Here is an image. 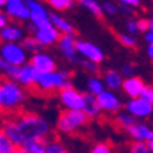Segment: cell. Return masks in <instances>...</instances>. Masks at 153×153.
<instances>
[{
	"label": "cell",
	"mask_w": 153,
	"mask_h": 153,
	"mask_svg": "<svg viewBox=\"0 0 153 153\" xmlns=\"http://www.w3.org/2000/svg\"><path fill=\"white\" fill-rule=\"evenodd\" d=\"M137 29H138V32H146L148 19H140V21H137Z\"/></svg>",
	"instance_id": "37"
},
{
	"label": "cell",
	"mask_w": 153,
	"mask_h": 153,
	"mask_svg": "<svg viewBox=\"0 0 153 153\" xmlns=\"http://www.w3.org/2000/svg\"><path fill=\"white\" fill-rule=\"evenodd\" d=\"M71 75L70 71L64 70H53L49 73H40L36 81L34 89L41 92L42 94H49L71 86Z\"/></svg>",
	"instance_id": "4"
},
{
	"label": "cell",
	"mask_w": 153,
	"mask_h": 153,
	"mask_svg": "<svg viewBox=\"0 0 153 153\" xmlns=\"http://www.w3.org/2000/svg\"><path fill=\"white\" fill-rule=\"evenodd\" d=\"M105 81H107V85L111 88V89H119L122 86V76L119 75V73L114 70L107 71L105 74Z\"/></svg>",
	"instance_id": "24"
},
{
	"label": "cell",
	"mask_w": 153,
	"mask_h": 153,
	"mask_svg": "<svg viewBox=\"0 0 153 153\" xmlns=\"http://www.w3.org/2000/svg\"><path fill=\"white\" fill-rule=\"evenodd\" d=\"M148 148H149V150L150 152H153V140H150V141H148Z\"/></svg>",
	"instance_id": "44"
},
{
	"label": "cell",
	"mask_w": 153,
	"mask_h": 153,
	"mask_svg": "<svg viewBox=\"0 0 153 153\" xmlns=\"http://www.w3.org/2000/svg\"><path fill=\"white\" fill-rule=\"evenodd\" d=\"M76 63H81L82 64V67L85 68V70H89L92 71V73H99V68H97V63H94V62L92 60H76Z\"/></svg>",
	"instance_id": "34"
},
{
	"label": "cell",
	"mask_w": 153,
	"mask_h": 153,
	"mask_svg": "<svg viewBox=\"0 0 153 153\" xmlns=\"http://www.w3.org/2000/svg\"><path fill=\"white\" fill-rule=\"evenodd\" d=\"M92 153H111V145L107 142H100L92 149Z\"/></svg>",
	"instance_id": "33"
},
{
	"label": "cell",
	"mask_w": 153,
	"mask_h": 153,
	"mask_svg": "<svg viewBox=\"0 0 153 153\" xmlns=\"http://www.w3.org/2000/svg\"><path fill=\"white\" fill-rule=\"evenodd\" d=\"M126 27H127V30L130 32V34H135V33L138 32V29H137V21H134V19H128Z\"/></svg>",
	"instance_id": "36"
},
{
	"label": "cell",
	"mask_w": 153,
	"mask_h": 153,
	"mask_svg": "<svg viewBox=\"0 0 153 153\" xmlns=\"http://www.w3.org/2000/svg\"><path fill=\"white\" fill-rule=\"evenodd\" d=\"M131 153H149V148H148V145L143 143L142 141H138V142L133 143Z\"/></svg>",
	"instance_id": "31"
},
{
	"label": "cell",
	"mask_w": 153,
	"mask_h": 153,
	"mask_svg": "<svg viewBox=\"0 0 153 153\" xmlns=\"http://www.w3.org/2000/svg\"><path fill=\"white\" fill-rule=\"evenodd\" d=\"M89 120V116L83 109H64L56 120V127L60 133L74 134L83 127Z\"/></svg>",
	"instance_id": "5"
},
{
	"label": "cell",
	"mask_w": 153,
	"mask_h": 153,
	"mask_svg": "<svg viewBox=\"0 0 153 153\" xmlns=\"http://www.w3.org/2000/svg\"><path fill=\"white\" fill-rule=\"evenodd\" d=\"M59 100L66 109H83V93L78 92L71 86L59 90Z\"/></svg>",
	"instance_id": "7"
},
{
	"label": "cell",
	"mask_w": 153,
	"mask_h": 153,
	"mask_svg": "<svg viewBox=\"0 0 153 153\" xmlns=\"http://www.w3.org/2000/svg\"><path fill=\"white\" fill-rule=\"evenodd\" d=\"M7 3V0H0V7H4Z\"/></svg>",
	"instance_id": "45"
},
{
	"label": "cell",
	"mask_w": 153,
	"mask_h": 153,
	"mask_svg": "<svg viewBox=\"0 0 153 153\" xmlns=\"http://www.w3.org/2000/svg\"><path fill=\"white\" fill-rule=\"evenodd\" d=\"M122 73H123L126 76H131L134 73V67L131 66V64H126V66L122 67Z\"/></svg>",
	"instance_id": "39"
},
{
	"label": "cell",
	"mask_w": 153,
	"mask_h": 153,
	"mask_svg": "<svg viewBox=\"0 0 153 153\" xmlns=\"http://www.w3.org/2000/svg\"><path fill=\"white\" fill-rule=\"evenodd\" d=\"M19 146L0 127V153H18Z\"/></svg>",
	"instance_id": "20"
},
{
	"label": "cell",
	"mask_w": 153,
	"mask_h": 153,
	"mask_svg": "<svg viewBox=\"0 0 153 153\" xmlns=\"http://www.w3.org/2000/svg\"><path fill=\"white\" fill-rule=\"evenodd\" d=\"M4 7L7 11V16H10V18L18 19V21L29 19L30 11H29L26 1H23V0H7Z\"/></svg>",
	"instance_id": "12"
},
{
	"label": "cell",
	"mask_w": 153,
	"mask_h": 153,
	"mask_svg": "<svg viewBox=\"0 0 153 153\" xmlns=\"http://www.w3.org/2000/svg\"><path fill=\"white\" fill-rule=\"evenodd\" d=\"M148 53H149L150 59L153 60V44H149V47H148Z\"/></svg>",
	"instance_id": "42"
},
{
	"label": "cell",
	"mask_w": 153,
	"mask_h": 153,
	"mask_svg": "<svg viewBox=\"0 0 153 153\" xmlns=\"http://www.w3.org/2000/svg\"><path fill=\"white\" fill-rule=\"evenodd\" d=\"M88 89H89V93L97 96L99 93L102 92V83L100 79L97 78H90L89 82H88Z\"/></svg>",
	"instance_id": "29"
},
{
	"label": "cell",
	"mask_w": 153,
	"mask_h": 153,
	"mask_svg": "<svg viewBox=\"0 0 153 153\" xmlns=\"http://www.w3.org/2000/svg\"><path fill=\"white\" fill-rule=\"evenodd\" d=\"M122 86H123L124 92L127 93L130 97L134 99V97L141 96V92H142L145 85H143V82L140 78H137V76H127V79L122 83Z\"/></svg>",
	"instance_id": "17"
},
{
	"label": "cell",
	"mask_w": 153,
	"mask_h": 153,
	"mask_svg": "<svg viewBox=\"0 0 153 153\" xmlns=\"http://www.w3.org/2000/svg\"><path fill=\"white\" fill-rule=\"evenodd\" d=\"M141 97L153 104V86H143L142 92H141Z\"/></svg>",
	"instance_id": "35"
},
{
	"label": "cell",
	"mask_w": 153,
	"mask_h": 153,
	"mask_svg": "<svg viewBox=\"0 0 153 153\" xmlns=\"http://www.w3.org/2000/svg\"><path fill=\"white\" fill-rule=\"evenodd\" d=\"M26 101V90L11 78L0 79V108L1 114H15Z\"/></svg>",
	"instance_id": "2"
},
{
	"label": "cell",
	"mask_w": 153,
	"mask_h": 153,
	"mask_svg": "<svg viewBox=\"0 0 153 153\" xmlns=\"http://www.w3.org/2000/svg\"><path fill=\"white\" fill-rule=\"evenodd\" d=\"M7 23H8V16H7L6 14H1V13H0V29L4 27Z\"/></svg>",
	"instance_id": "41"
},
{
	"label": "cell",
	"mask_w": 153,
	"mask_h": 153,
	"mask_svg": "<svg viewBox=\"0 0 153 153\" xmlns=\"http://www.w3.org/2000/svg\"><path fill=\"white\" fill-rule=\"evenodd\" d=\"M26 4H27L29 11H30L29 19L32 21L34 27H42V26L52 25L51 19H49V13L38 3L37 0H26Z\"/></svg>",
	"instance_id": "8"
},
{
	"label": "cell",
	"mask_w": 153,
	"mask_h": 153,
	"mask_svg": "<svg viewBox=\"0 0 153 153\" xmlns=\"http://www.w3.org/2000/svg\"><path fill=\"white\" fill-rule=\"evenodd\" d=\"M76 52H79L88 60H92L97 64L100 62H102V59H104V55H102L101 49L99 47H96L94 44L88 41H81V40L78 41L76 40Z\"/></svg>",
	"instance_id": "13"
},
{
	"label": "cell",
	"mask_w": 153,
	"mask_h": 153,
	"mask_svg": "<svg viewBox=\"0 0 153 153\" xmlns=\"http://www.w3.org/2000/svg\"><path fill=\"white\" fill-rule=\"evenodd\" d=\"M100 105L97 97L92 93H83V111L88 116H97L100 114Z\"/></svg>",
	"instance_id": "19"
},
{
	"label": "cell",
	"mask_w": 153,
	"mask_h": 153,
	"mask_svg": "<svg viewBox=\"0 0 153 153\" xmlns=\"http://www.w3.org/2000/svg\"><path fill=\"white\" fill-rule=\"evenodd\" d=\"M118 10H120L122 13L126 14V15H131V14H133V7H131V6H127V4H123V3L119 4Z\"/></svg>",
	"instance_id": "38"
},
{
	"label": "cell",
	"mask_w": 153,
	"mask_h": 153,
	"mask_svg": "<svg viewBox=\"0 0 153 153\" xmlns=\"http://www.w3.org/2000/svg\"><path fill=\"white\" fill-rule=\"evenodd\" d=\"M21 44L23 45V48H25L27 52H37L41 49V45H40V42L37 41L34 38V36H29V37H23L22 38V42Z\"/></svg>",
	"instance_id": "25"
},
{
	"label": "cell",
	"mask_w": 153,
	"mask_h": 153,
	"mask_svg": "<svg viewBox=\"0 0 153 153\" xmlns=\"http://www.w3.org/2000/svg\"><path fill=\"white\" fill-rule=\"evenodd\" d=\"M45 153H70V152L64 148L63 143L59 142L57 140H49L47 142V146H45Z\"/></svg>",
	"instance_id": "26"
},
{
	"label": "cell",
	"mask_w": 153,
	"mask_h": 153,
	"mask_svg": "<svg viewBox=\"0 0 153 153\" xmlns=\"http://www.w3.org/2000/svg\"><path fill=\"white\" fill-rule=\"evenodd\" d=\"M48 142V141H47ZM47 142H33L27 143L25 146H21L18 149V153H45Z\"/></svg>",
	"instance_id": "23"
},
{
	"label": "cell",
	"mask_w": 153,
	"mask_h": 153,
	"mask_svg": "<svg viewBox=\"0 0 153 153\" xmlns=\"http://www.w3.org/2000/svg\"><path fill=\"white\" fill-rule=\"evenodd\" d=\"M57 47L66 59L75 62L76 55V40L73 33H63L57 40Z\"/></svg>",
	"instance_id": "11"
},
{
	"label": "cell",
	"mask_w": 153,
	"mask_h": 153,
	"mask_svg": "<svg viewBox=\"0 0 153 153\" xmlns=\"http://www.w3.org/2000/svg\"><path fill=\"white\" fill-rule=\"evenodd\" d=\"M29 63L32 64L38 73H49V71H53L57 68L56 60L51 55L45 53L42 51L33 52L30 59H29Z\"/></svg>",
	"instance_id": "9"
},
{
	"label": "cell",
	"mask_w": 153,
	"mask_h": 153,
	"mask_svg": "<svg viewBox=\"0 0 153 153\" xmlns=\"http://www.w3.org/2000/svg\"><path fill=\"white\" fill-rule=\"evenodd\" d=\"M0 74L3 75V78L14 79L21 86H23L25 89H32V88H34L40 73L29 62L22 66H13V64L0 60Z\"/></svg>",
	"instance_id": "3"
},
{
	"label": "cell",
	"mask_w": 153,
	"mask_h": 153,
	"mask_svg": "<svg viewBox=\"0 0 153 153\" xmlns=\"http://www.w3.org/2000/svg\"><path fill=\"white\" fill-rule=\"evenodd\" d=\"M101 7H102V11L107 13V14H109V15H115V14L118 13V7L115 6V3L108 1V0H105Z\"/></svg>",
	"instance_id": "32"
},
{
	"label": "cell",
	"mask_w": 153,
	"mask_h": 153,
	"mask_svg": "<svg viewBox=\"0 0 153 153\" xmlns=\"http://www.w3.org/2000/svg\"><path fill=\"white\" fill-rule=\"evenodd\" d=\"M118 1L123 4H127V6H131V7H138L141 4V0H118Z\"/></svg>",
	"instance_id": "40"
},
{
	"label": "cell",
	"mask_w": 153,
	"mask_h": 153,
	"mask_svg": "<svg viewBox=\"0 0 153 153\" xmlns=\"http://www.w3.org/2000/svg\"><path fill=\"white\" fill-rule=\"evenodd\" d=\"M152 44H153V42H152Z\"/></svg>",
	"instance_id": "47"
},
{
	"label": "cell",
	"mask_w": 153,
	"mask_h": 153,
	"mask_svg": "<svg viewBox=\"0 0 153 153\" xmlns=\"http://www.w3.org/2000/svg\"><path fill=\"white\" fill-rule=\"evenodd\" d=\"M127 133L130 134L133 138H135V140H138V141L153 140V131L150 130V128H148L146 126L140 124V123H135V124H133L131 127H128Z\"/></svg>",
	"instance_id": "18"
},
{
	"label": "cell",
	"mask_w": 153,
	"mask_h": 153,
	"mask_svg": "<svg viewBox=\"0 0 153 153\" xmlns=\"http://www.w3.org/2000/svg\"><path fill=\"white\" fill-rule=\"evenodd\" d=\"M45 3L57 11H66L74 6V0H45Z\"/></svg>",
	"instance_id": "28"
},
{
	"label": "cell",
	"mask_w": 153,
	"mask_h": 153,
	"mask_svg": "<svg viewBox=\"0 0 153 153\" xmlns=\"http://www.w3.org/2000/svg\"><path fill=\"white\" fill-rule=\"evenodd\" d=\"M0 114H1V108H0Z\"/></svg>",
	"instance_id": "46"
},
{
	"label": "cell",
	"mask_w": 153,
	"mask_h": 153,
	"mask_svg": "<svg viewBox=\"0 0 153 153\" xmlns=\"http://www.w3.org/2000/svg\"><path fill=\"white\" fill-rule=\"evenodd\" d=\"M23 30L18 25L7 23L4 27L0 29V41L3 42H19L23 38Z\"/></svg>",
	"instance_id": "15"
},
{
	"label": "cell",
	"mask_w": 153,
	"mask_h": 153,
	"mask_svg": "<svg viewBox=\"0 0 153 153\" xmlns=\"http://www.w3.org/2000/svg\"><path fill=\"white\" fill-rule=\"evenodd\" d=\"M96 97H97L100 108L105 109V111L116 112L120 108V101H119V99L115 94H112L111 92H104V90H102V92L99 93Z\"/></svg>",
	"instance_id": "16"
},
{
	"label": "cell",
	"mask_w": 153,
	"mask_h": 153,
	"mask_svg": "<svg viewBox=\"0 0 153 153\" xmlns=\"http://www.w3.org/2000/svg\"><path fill=\"white\" fill-rule=\"evenodd\" d=\"M148 30L153 32V19H148Z\"/></svg>",
	"instance_id": "43"
},
{
	"label": "cell",
	"mask_w": 153,
	"mask_h": 153,
	"mask_svg": "<svg viewBox=\"0 0 153 153\" xmlns=\"http://www.w3.org/2000/svg\"><path fill=\"white\" fill-rule=\"evenodd\" d=\"M118 40L120 44H123L124 47L127 48H133L137 45V40L131 34H118Z\"/></svg>",
	"instance_id": "30"
},
{
	"label": "cell",
	"mask_w": 153,
	"mask_h": 153,
	"mask_svg": "<svg viewBox=\"0 0 153 153\" xmlns=\"http://www.w3.org/2000/svg\"><path fill=\"white\" fill-rule=\"evenodd\" d=\"M127 109L131 115L134 116H148V115L152 114L153 111V104H150L149 101H146L145 99H137L134 97L131 101H128L127 104Z\"/></svg>",
	"instance_id": "14"
},
{
	"label": "cell",
	"mask_w": 153,
	"mask_h": 153,
	"mask_svg": "<svg viewBox=\"0 0 153 153\" xmlns=\"http://www.w3.org/2000/svg\"><path fill=\"white\" fill-rule=\"evenodd\" d=\"M0 60L13 66H22L27 63V51L19 42H3L0 44Z\"/></svg>",
	"instance_id": "6"
},
{
	"label": "cell",
	"mask_w": 153,
	"mask_h": 153,
	"mask_svg": "<svg viewBox=\"0 0 153 153\" xmlns=\"http://www.w3.org/2000/svg\"><path fill=\"white\" fill-rule=\"evenodd\" d=\"M49 19H51L52 25L60 33H73L74 32L71 23L68 22V21H66L64 18H62V16L56 15V14H49Z\"/></svg>",
	"instance_id": "21"
},
{
	"label": "cell",
	"mask_w": 153,
	"mask_h": 153,
	"mask_svg": "<svg viewBox=\"0 0 153 153\" xmlns=\"http://www.w3.org/2000/svg\"><path fill=\"white\" fill-rule=\"evenodd\" d=\"M33 36L40 42L41 47H49V45H53L55 42H57L60 37V32L53 25H49L42 26V27H34Z\"/></svg>",
	"instance_id": "10"
},
{
	"label": "cell",
	"mask_w": 153,
	"mask_h": 153,
	"mask_svg": "<svg viewBox=\"0 0 153 153\" xmlns=\"http://www.w3.org/2000/svg\"><path fill=\"white\" fill-rule=\"evenodd\" d=\"M0 127L19 148L33 142H47L51 137V126L47 119L32 111L4 115Z\"/></svg>",
	"instance_id": "1"
},
{
	"label": "cell",
	"mask_w": 153,
	"mask_h": 153,
	"mask_svg": "<svg viewBox=\"0 0 153 153\" xmlns=\"http://www.w3.org/2000/svg\"><path fill=\"white\" fill-rule=\"evenodd\" d=\"M78 3L81 4V6H83L86 10H89L90 13L93 14L94 16H97V18H101L102 16V7L101 4L97 1V0H78Z\"/></svg>",
	"instance_id": "22"
},
{
	"label": "cell",
	"mask_w": 153,
	"mask_h": 153,
	"mask_svg": "<svg viewBox=\"0 0 153 153\" xmlns=\"http://www.w3.org/2000/svg\"><path fill=\"white\" fill-rule=\"evenodd\" d=\"M115 123L118 124L120 128H123V130L127 131L128 127H131L133 124L137 123V120L131 116V115H127V114H122L119 115L118 118H116V120H115Z\"/></svg>",
	"instance_id": "27"
}]
</instances>
